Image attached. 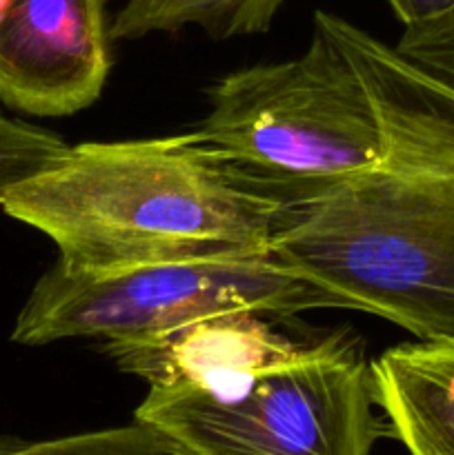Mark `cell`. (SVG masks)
<instances>
[{"instance_id":"6da1fadb","label":"cell","mask_w":454,"mask_h":455,"mask_svg":"<svg viewBox=\"0 0 454 455\" xmlns=\"http://www.w3.org/2000/svg\"><path fill=\"white\" fill-rule=\"evenodd\" d=\"M381 123L372 172L285 213L274 256L418 340H454V92L323 12Z\"/></svg>"},{"instance_id":"7a4b0ae2","label":"cell","mask_w":454,"mask_h":455,"mask_svg":"<svg viewBox=\"0 0 454 455\" xmlns=\"http://www.w3.org/2000/svg\"><path fill=\"white\" fill-rule=\"evenodd\" d=\"M0 209L47 235L74 275L270 256L285 218L196 132L69 147Z\"/></svg>"},{"instance_id":"3957f363","label":"cell","mask_w":454,"mask_h":455,"mask_svg":"<svg viewBox=\"0 0 454 455\" xmlns=\"http://www.w3.org/2000/svg\"><path fill=\"white\" fill-rule=\"evenodd\" d=\"M194 132L285 213L372 172L383 151L372 96L323 12L298 58L218 80Z\"/></svg>"},{"instance_id":"277c9868","label":"cell","mask_w":454,"mask_h":455,"mask_svg":"<svg viewBox=\"0 0 454 455\" xmlns=\"http://www.w3.org/2000/svg\"><path fill=\"white\" fill-rule=\"evenodd\" d=\"M312 309L343 307L274 253L169 262L107 275H74L53 265L22 305L12 340L27 347L74 338L105 342L167 331L221 311L289 318Z\"/></svg>"},{"instance_id":"5b68a950","label":"cell","mask_w":454,"mask_h":455,"mask_svg":"<svg viewBox=\"0 0 454 455\" xmlns=\"http://www.w3.org/2000/svg\"><path fill=\"white\" fill-rule=\"evenodd\" d=\"M372 363L341 336L328 354L261 378L247 394H147L134 418L176 434L203 455H372L390 435L377 416Z\"/></svg>"},{"instance_id":"8992f818","label":"cell","mask_w":454,"mask_h":455,"mask_svg":"<svg viewBox=\"0 0 454 455\" xmlns=\"http://www.w3.org/2000/svg\"><path fill=\"white\" fill-rule=\"evenodd\" d=\"M341 336L292 340L267 314L221 311L167 331L105 340L102 351L151 394L230 400L261 378L328 354Z\"/></svg>"},{"instance_id":"52a82bcc","label":"cell","mask_w":454,"mask_h":455,"mask_svg":"<svg viewBox=\"0 0 454 455\" xmlns=\"http://www.w3.org/2000/svg\"><path fill=\"white\" fill-rule=\"evenodd\" d=\"M107 0H9L0 20V102L38 118L87 109L109 76Z\"/></svg>"},{"instance_id":"ba28073f","label":"cell","mask_w":454,"mask_h":455,"mask_svg":"<svg viewBox=\"0 0 454 455\" xmlns=\"http://www.w3.org/2000/svg\"><path fill=\"white\" fill-rule=\"evenodd\" d=\"M377 407L409 455H454V340L392 347L372 363Z\"/></svg>"},{"instance_id":"9c48e42d","label":"cell","mask_w":454,"mask_h":455,"mask_svg":"<svg viewBox=\"0 0 454 455\" xmlns=\"http://www.w3.org/2000/svg\"><path fill=\"white\" fill-rule=\"evenodd\" d=\"M285 0H127L111 40H138L196 25L214 38L265 34Z\"/></svg>"},{"instance_id":"30bf717a","label":"cell","mask_w":454,"mask_h":455,"mask_svg":"<svg viewBox=\"0 0 454 455\" xmlns=\"http://www.w3.org/2000/svg\"><path fill=\"white\" fill-rule=\"evenodd\" d=\"M12 455H203L176 434L134 418L132 425L45 443H18Z\"/></svg>"},{"instance_id":"8fae6325","label":"cell","mask_w":454,"mask_h":455,"mask_svg":"<svg viewBox=\"0 0 454 455\" xmlns=\"http://www.w3.org/2000/svg\"><path fill=\"white\" fill-rule=\"evenodd\" d=\"M69 147L58 133L7 116L0 102V194L52 169Z\"/></svg>"},{"instance_id":"7c38bea8","label":"cell","mask_w":454,"mask_h":455,"mask_svg":"<svg viewBox=\"0 0 454 455\" xmlns=\"http://www.w3.org/2000/svg\"><path fill=\"white\" fill-rule=\"evenodd\" d=\"M394 49L409 65L454 92V7L430 20L405 27Z\"/></svg>"},{"instance_id":"4fadbf2b","label":"cell","mask_w":454,"mask_h":455,"mask_svg":"<svg viewBox=\"0 0 454 455\" xmlns=\"http://www.w3.org/2000/svg\"><path fill=\"white\" fill-rule=\"evenodd\" d=\"M405 27L430 20L454 7V0H385Z\"/></svg>"},{"instance_id":"5bb4252c","label":"cell","mask_w":454,"mask_h":455,"mask_svg":"<svg viewBox=\"0 0 454 455\" xmlns=\"http://www.w3.org/2000/svg\"><path fill=\"white\" fill-rule=\"evenodd\" d=\"M18 444V440H12V438H0V455H12L13 447Z\"/></svg>"}]
</instances>
